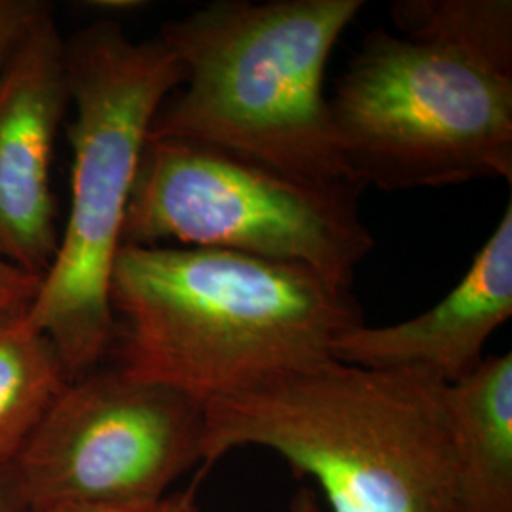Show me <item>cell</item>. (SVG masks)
<instances>
[{
    "label": "cell",
    "instance_id": "7a4b0ae2",
    "mask_svg": "<svg viewBox=\"0 0 512 512\" xmlns=\"http://www.w3.org/2000/svg\"><path fill=\"white\" fill-rule=\"evenodd\" d=\"M116 365L203 404L332 357L365 325L349 285L207 247L122 245L109 287Z\"/></svg>",
    "mask_w": 512,
    "mask_h": 512
},
{
    "label": "cell",
    "instance_id": "5bb4252c",
    "mask_svg": "<svg viewBox=\"0 0 512 512\" xmlns=\"http://www.w3.org/2000/svg\"><path fill=\"white\" fill-rule=\"evenodd\" d=\"M52 512H203L196 501L194 490L169 494L150 503L124 505V507H69Z\"/></svg>",
    "mask_w": 512,
    "mask_h": 512
},
{
    "label": "cell",
    "instance_id": "4fadbf2b",
    "mask_svg": "<svg viewBox=\"0 0 512 512\" xmlns=\"http://www.w3.org/2000/svg\"><path fill=\"white\" fill-rule=\"evenodd\" d=\"M42 277L21 270L0 253V313L31 308L40 291Z\"/></svg>",
    "mask_w": 512,
    "mask_h": 512
},
{
    "label": "cell",
    "instance_id": "52a82bcc",
    "mask_svg": "<svg viewBox=\"0 0 512 512\" xmlns=\"http://www.w3.org/2000/svg\"><path fill=\"white\" fill-rule=\"evenodd\" d=\"M203 437L202 401L99 366L57 395L12 471L29 512L141 505L203 465Z\"/></svg>",
    "mask_w": 512,
    "mask_h": 512
},
{
    "label": "cell",
    "instance_id": "9a60e30c",
    "mask_svg": "<svg viewBox=\"0 0 512 512\" xmlns=\"http://www.w3.org/2000/svg\"><path fill=\"white\" fill-rule=\"evenodd\" d=\"M0 512H29L19 495L12 465H0Z\"/></svg>",
    "mask_w": 512,
    "mask_h": 512
},
{
    "label": "cell",
    "instance_id": "ba28073f",
    "mask_svg": "<svg viewBox=\"0 0 512 512\" xmlns=\"http://www.w3.org/2000/svg\"><path fill=\"white\" fill-rule=\"evenodd\" d=\"M69 107L67 40L48 16L0 74V253L37 277L59 247L52 162Z\"/></svg>",
    "mask_w": 512,
    "mask_h": 512
},
{
    "label": "cell",
    "instance_id": "6da1fadb",
    "mask_svg": "<svg viewBox=\"0 0 512 512\" xmlns=\"http://www.w3.org/2000/svg\"><path fill=\"white\" fill-rule=\"evenodd\" d=\"M401 35H366L329 97L363 190L512 181L511 0H401Z\"/></svg>",
    "mask_w": 512,
    "mask_h": 512
},
{
    "label": "cell",
    "instance_id": "9c48e42d",
    "mask_svg": "<svg viewBox=\"0 0 512 512\" xmlns=\"http://www.w3.org/2000/svg\"><path fill=\"white\" fill-rule=\"evenodd\" d=\"M512 315V202L469 272L437 306L389 327L342 334L332 357L363 368L414 370L456 384L484 361L488 338Z\"/></svg>",
    "mask_w": 512,
    "mask_h": 512
},
{
    "label": "cell",
    "instance_id": "8992f818",
    "mask_svg": "<svg viewBox=\"0 0 512 512\" xmlns=\"http://www.w3.org/2000/svg\"><path fill=\"white\" fill-rule=\"evenodd\" d=\"M359 194L302 183L220 148L148 137L122 245L234 251L300 264L351 287L374 249Z\"/></svg>",
    "mask_w": 512,
    "mask_h": 512
},
{
    "label": "cell",
    "instance_id": "277c9868",
    "mask_svg": "<svg viewBox=\"0 0 512 512\" xmlns=\"http://www.w3.org/2000/svg\"><path fill=\"white\" fill-rule=\"evenodd\" d=\"M363 0H219L165 23L186 88L152 139L232 152L302 183L355 188L330 122L325 73Z\"/></svg>",
    "mask_w": 512,
    "mask_h": 512
},
{
    "label": "cell",
    "instance_id": "30bf717a",
    "mask_svg": "<svg viewBox=\"0 0 512 512\" xmlns=\"http://www.w3.org/2000/svg\"><path fill=\"white\" fill-rule=\"evenodd\" d=\"M458 512H512V355L484 357L444 385Z\"/></svg>",
    "mask_w": 512,
    "mask_h": 512
},
{
    "label": "cell",
    "instance_id": "5b68a950",
    "mask_svg": "<svg viewBox=\"0 0 512 512\" xmlns=\"http://www.w3.org/2000/svg\"><path fill=\"white\" fill-rule=\"evenodd\" d=\"M67 65L74 107L67 126L71 203L27 317L52 340L74 382L99 368L114 346L110 274L129 198L152 122L186 73L160 38L137 42L112 21H97L67 40Z\"/></svg>",
    "mask_w": 512,
    "mask_h": 512
},
{
    "label": "cell",
    "instance_id": "8fae6325",
    "mask_svg": "<svg viewBox=\"0 0 512 512\" xmlns=\"http://www.w3.org/2000/svg\"><path fill=\"white\" fill-rule=\"evenodd\" d=\"M29 308L0 313V465H12L69 378Z\"/></svg>",
    "mask_w": 512,
    "mask_h": 512
},
{
    "label": "cell",
    "instance_id": "3957f363",
    "mask_svg": "<svg viewBox=\"0 0 512 512\" xmlns=\"http://www.w3.org/2000/svg\"><path fill=\"white\" fill-rule=\"evenodd\" d=\"M439 380L334 357L205 404L203 465L268 448L313 478L330 512H458Z\"/></svg>",
    "mask_w": 512,
    "mask_h": 512
},
{
    "label": "cell",
    "instance_id": "7c38bea8",
    "mask_svg": "<svg viewBox=\"0 0 512 512\" xmlns=\"http://www.w3.org/2000/svg\"><path fill=\"white\" fill-rule=\"evenodd\" d=\"M52 6L42 0H0V74Z\"/></svg>",
    "mask_w": 512,
    "mask_h": 512
},
{
    "label": "cell",
    "instance_id": "2e32d148",
    "mask_svg": "<svg viewBox=\"0 0 512 512\" xmlns=\"http://www.w3.org/2000/svg\"><path fill=\"white\" fill-rule=\"evenodd\" d=\"M291 512H323L319 497L311 488H302L294 495Z\"/></svg>",
    "mask_w": 512,
    "mask_h": 512
}]
</instances>
